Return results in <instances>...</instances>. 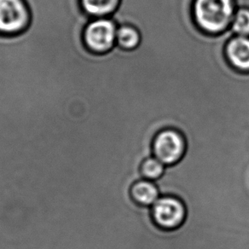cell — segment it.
I'll list each match as a JSON object with an SVG mask.
<instances>
[{
  "mask_svg": "<svg viewBox=\"0 0 249 249\" xmlns=\"http://www.w3.org/2000/svg\"><path fill=\"white\" fill-rule=\"evenodd\" d=\"M236 11L235 0H194L192 13L199 28L219 35L231 28Z\"/></svg>",
  "mask_w": 249,
  "mask_h": 249,
  "instance_id": "6da1fadb",
  "label": "cell"
},
{
  "mask_svg": "<svg viewBox=\"0 0 249 249\" xmlns=\"http://www.w3.org/2000/svg\"><path fill=\"white\" fill-rule=\"evenodd\" d=\"M231 29L236 36L249 37V9L238 8L236 10Z\"/></svg>",
  "mask_w": 249,
  "mask_h": 249,
  "instance_id": "8fae6325",
  "label": "cell"
},
{
  "mask_svg": "<svg viewBox=\"0 0 249 249\" xmlns=\"http://www.w3.org/2000/svg\"><path fill=\"white\" fill-rule=\"evenodd\" d=\"M29 21V11L23 0H0V33L21 31Z\"/></svg>",
  "mask_w": 249,
  "mask_h": 249,
  "instance_id": "5b68a950",
  "label": "cell"
},
{
  "mask_svg": "<svg viewBox=\"0 0 249 249\" xmlns=\"http://www.w3.org/2000/svg\"><path fill=\"white\" fill-rule=\"evenodd\" d=\"M121 0H81L87 14L95 18H108L116 11Z\"/></svg>",
  "mask_w": 249,
  "mask_h": 249,
  "instance_id": "ba28073f",
  "label": "cell"
},
{
  "mask_svg": "<svg viewBox=\"0 0 249 249\" xmlns=\"http://www.w3.org/2000/svg\"><path fill=\"white\" fill-rule=\"evenodd\" d=\"M118 26L111 18L94 19L87 25L84 40L87 48L96 54L109 52L116 44Z\"/></svg>",
  "mask_w": 249,
  "mask_h": 249,
  "instance_id": "277c9868",
  "label": "cell"
},
{
  "mask_svg": "<svg viewBox=\"0 0 249 249\" xmlns=\"http://www.w3.org/2000/svg\"><path fill=\"white\" fill-rule=\"evenodd\" d=\"M153 156L166 166L177 165L187 151L184 136L176 129H164L156 136L152 144Z\"/></svg>",
  "mask_w": 249,
  "mask_h": 249,
  "instance_id": "3957f363",
  "label": "cell"
},
{
  "mask_svg": "<svg viewBox=\"0 0 249 249\" xmlns=\"http://www.w3.org/2000/svg\"><path fill=\"white\" fill-rule=\"evenodd\" d=\"M131 196L139 206L151 208L159 200L161 194L155 182L142 178L132 185Z\"/></svg>",
  "mask_w": 249,
  "mask_h": 249,
  "instance_id": "52a82bcc",
  "label": "cell"
},
{
  "mask_svg": "<svg viewBox=\"0 0 249 249\" xmlns=\"http://www.w3.org/2000/svg\"><path fill=\"white\" fill-rule=\"evenodd\" d=\"M153 221L165 231H174L186 221V206L174 196H161L150 208Z\"/></svg>",
  "mask_w": 249,
  "mask_h": 249,
  "instance_id": "7a4b0ae2",
  "label": "cell"
},
{
  "mask_svg": "<svg viewBox=\"0 0 249 249\" xmlns=\"http://www.w3.org/2000/svg\"><path fill=\"white\" fill-rule=\"evenodd\" d=\"M166 167V165L160 161L155 156H150L142 162L140 171L142 178L156 182L165 174Z\"/></svg>",
  "mask_w": 249,
  "mask_h": 249,
  "instance_id": "30bf717a",
  "label": "cell"
},
{
  "mask_svg": "<svg viewBox=\"0 0 249 249\" xmlns=\"http://www.w3.org/2000/svg\"><path fill=\"white\" fill-rule=\"evenodd\" d=\"M141 36L139 30L131 25L118 26L116 44L124 50H133L139 46Z\"/></svg>",
  "mask_w": 249,
  "mask_h": 249,
  "instance_id": "9c48e42d",
  "label": "cell"
},
{
  "mask_svg": "<svg viewBox=\"0 0 249 249\" xmlns=\"http://www.w3.org/2000/svg\"><path fill=\"white\" fill-rule=\"evenodd\" d=\"M225 54L235 70L249 72V37L235 36L231 38L225 47Z\"/></svg>",
  "mask_w": 249,
  "mask_h": 249,
  "instance_id": "8992f818",
  "label": "cell"
}]
</instances>
